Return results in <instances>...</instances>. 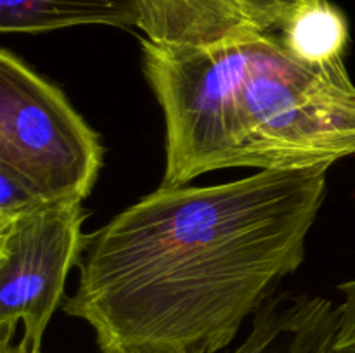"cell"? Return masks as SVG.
<instances>
[{
    "mask_svg": "<svg viewBox=\"0 0 355 353\" xmlns=\"http://www.w3.org/2000/svg\"><path fill=\"white\" fill-rule=\"evenodd\" d=\"M281 35L291 52L309 62L343 59L350 42L347 16L329 0H312L302 6Z\"/></svg>",
    "mask_w": 355,
    "mask_h": 353,
    "instance_id": "7",
    "label": "cell"
},
{
    "mask_svg": "<svg viewBox=\"0 0 355 353\" xmlns=\"http://www.w3.org/2000/svg\"><path fill=\"white\" fill-rule=\"evenodd\" d=\"M250 16L272 30H283L290 17L312 0H234Z\"/></svg>",
    "mask_w": 355,
    "mask_h": 353,
    "instance_id": "9",
    "label": "cell"
},
{
    "mask_svg": "<svg viewBox=\"0 0 355 353\" xmlns=\"http://www.w3.org/2000/svg\"><path fill=\"white\" fill-rule=\"evenodd\" d=\"M343 301L338 308V329H336L333 353H355V279L338 286Z\"/></svg>",
    "mask_w": 355,
    "mask_h": 353,
    "instance_id": "10",
    "label": "cell"
},
{
    "mask_svg": "<svg viewBox=\"0 0 355 353\" xmlns=\"http://www.w3.org/2000/svg\"><path fill=\"white\" fill-rule=\"evenodd\" d=\"M0 353H31V350L23 341H0Z\"/></svg>",
    "mask_w": 355,
    "mask_h": 353,
    "instance_id": "11",
    "label": "cell"
},
{
    "mask_svg": "<svg viewBox=\"0 0 355 353\" xmlns=\"http://www.w3.org/2000/svg\"><path fill=\"white\" fill-rule=\"evenodd\" d=\"M47 204L19 180L0 170V228Z\"/></svg>",
    "mask_w": 355,
    "mask_h": 353,
    "instance_id": "8",
    "label": "cell"
},
{
    "mask_svg": "<svg viewBox=\"0 0 355 353\" xmlns=\"http://www.w3.org/2000/svg\"><path fill=\"white\" fill-rule=\"evenodd\" d=\"M338 308L326 298L283 293L255 315L245 341L227 353H333Z\"/></svg>",
    "mask_w": 355,
    "mask_h": 353,
    "instance_id": "5",
    "label": "cell"
},
{
    "mask_svg": "<svg viewBox=\"0 0 355 353\" xmlns=\"http://www.w3.org/2000/svg\"><path fill=\"white\" fill-rule=\"evenodd\" d=\"M104 159L101 135L61 89L0 51V170L49 204L83 203Z\"/></svg>",
    "mask_w": 355,
    "mask_h": 353,
    "instance_id": "3",
    "label": "cell"
},
{
    "mask_svg": "<svg viewBox=\"0 0 355 353\" xmlns=\"http://www.w3.org/2000/svg\"><path fill=\"white\" fill-rule=\"evenodd\" d=\"M83 203L47 204L0 228V341L42 353L45 329L64 294L69 270L85 248Z\"/></svg>",
    "mask_w": 355,
    "mask_h": 353,
    "instance_id": "4",
    "label": "cell"
},
{
    "mask_svg": "<svg viewBox=\"0 0 355 353\" xmlns=\"http://www.w3.org/2000/svg\"><path fill=\"white\" fill-rule=\"evenodd\" d=\"M142 71L165 120L162 187L227 168H331L355 154L345 61L309 62L234 0H139Z\"/></svg>",
    "mask_w": 355,
    "mask_h": 353,
    "instance_id": "2",
    "label": "cell"
},
{
    "mask_svg": "<svg viewBox=\"0 0 355 353\" xmlns=\"http://www.w3.org/2000/svg\"><path fill=\"white\" fill-rule=\"evenodd\" d=\"M139 0H0L2 33H44L82 24L137 28Z\"/></svg>",
    "mask_w": 355,
    "mask_h": 353,
    "instance_id": "6",
    "label": "cell"
},
{
    "mask_svg": "<svg viewBox=\"0 0 355 353\" xmlns=\"http://www.w3.org/2000/svg\"><path fill=\"white\" fill-rule=\"evenodd\" d=\"M326 173L159 185L87 235L62 310L99 353H220L304 263Z\"/></svg>",
    "mask_w": 355,
    "mask_h": 353,
    "instance_id": "1",
    "label": "cell"
}]
</instances>
